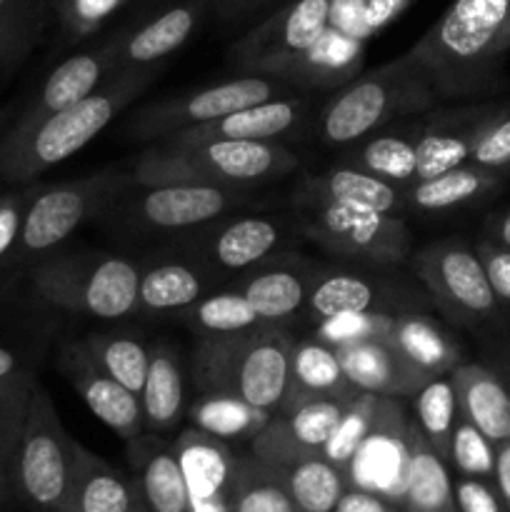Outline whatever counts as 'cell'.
Returning a JSON list of instances; mask_svg holds the SVG:
<instances>
[{"label": "cell", "instance_id": "6da1fadb", "mask_svg": "<svg viewBox=\"0 0 510 512\" xmlns=\"http://www.w3.org/2000/svg\"><path fill=\"white\" fill-rule=\"evenodd\" d=\"M510 0H455L408 50L438 100H478L503 73Z\"/></svg>", "mask_w": 510, "mask_h": 512}, {"label": "cell", "instance_id": "7a4b0ae2", "mask_svg": "<svg viewBox=\"0 0 510 512\" xmlns=\"http://www.w3.org/2000/svg\"><path fill=\"white\" fill-rule=\"evenodd\" d=\"M155 78V70L108 75L98 90L70 108L50 115L23 135L0 138V180L30 185L38 175L65 163L98 138Z\"/></svg>", "mask_w": 510, "mask_h": 512}, {"label": "cell", "instance_id": "3957f363", "mask_svg": "<svg viewBox=\"0 0 510 512\" xmlns=\"http://www.w3.org/2000/svg\"><path fill=\"white\" fill-rule=\"evenodd\" d=\"M293 345L275 325L203 335L193 355L195 388L200 395H228L278 413L288 390Z\"/></svg>", "mask_w": 510, "mask_h": 512}, {"label": "cell", "instance_id": "277c9868", "mask_svg": "<svg viewBox=\"0 0 510 512\" xmlns=\"http://www.w3.org/2000/svg\"><path fill=\"white\" fill-rule=\"evenodd\" d=\"M298 168V158L275 140H213L198 145L150 148L135 160V188L148 185H223L243 188L280 178Z\"/></svg>", "mask_w": 510, "mask_h": 512}, {"label": "cell", "instance_id": "5b68a950", "mask_svg": "<svg viewBox=\"0 0 510 512\" xmlns=\"http://www.w3.org/2000/svg\"><path fill=\"white\" fill-rule=\"evenodd\" d=\"M30 298L45 308L98 320H120L140 310V268L105 253L48 255L28 268Z\"/></svg>", "mask_w": 510, "mask_h": 512}, {"label": "cell", "instance_id": "8992f818", "mask_svg": "<svg viewBox=\"0 0 510 512\" xmlns=\"http://www.w3.org/2000/svg\"><path fill=\"white\" fill-rule=\"evenodd\" d=\"M88 453L65 430L53 398L35 380L13 463L20 503L35 512H68Z\"/></svg>", "mask_w": 510, "mask_h": 512}, {"label": "cell", "instance_id": "52a82bcc", "mask_svg": "<svg viewBox=\"0 0 510 512\" xmlns=\"http://www.w3.org/2000/svg\"><path fill=\"white\" fill-rule=\"evenodd\" d=\"M438 103L428 78L408 53L340 88L320 113V138L350 145L375 133L398 115L420 113Z\"/></svg>", "mask_w": 510, "mask_h": 512}, {"label": "cell", "instance_id": "ba28073f", "mask_svg": "<svg viewBox=\"0 0 510 512\" xmlns=\"http://www.w3.org/2000/svg\"><path fill=\"white\" fill-rule=\"evenodd\" d=\"M128 185H133L130 175L98 173L50 188H35L10 268H30L53 255L80 225L110 208Z\"/></svg>", "mask_w": 510, "mask_h": 512}, {"label": "cell", "instance_id": "9c48e42d", "mask_svg": "<svg viewBox=\"0 0 510 512\" xmlns=\"http://www.w3.org/2000/svg\"><path fill=\"white\" fill-rule=\"evenodd\" d=\"M283 78L273 75L248 73L243 78L225 80V83L210 85V88L195 90L188 95L150 103L135 110L133 118L125 125V133L138 140H165L173 133H180L193 125L210 123L235 110L250 108V105L265 103V100L285 98Z\"/></svg>", "mask_w": 510, "mask_h": 512}, {"label": "cell", "instance_id": "30bf717a", "mask_svg": "<svg viewBox=\"0 0 510 512\" xmlns=\"http://www.w3.org/2000/svg\"><path fill=\"white\" fill-rule=\"evenodd\" d=\"M330 10L333 0H290L235 43L233 60L245 73L290 80L300 60L328 30Z\"/></svg>", "mask_w": 510, "mask_h": 512}, {"label": "cell", "instance_id": "8fae6325", "mask_svg": "<svg viewBox=\"0 0 510 512\" xmlns=\"http://www.w3.org/2000/svg\"><path fill=\"white\" fill-rule=\"evenodd\" d=\"M413 268L435 303L460 325L478 328L500 315V303L475 248L443 240L420 250Z\"/></svg>", "mask_w": 510, "mask_h": 512}, {"label": "cell", "instance_id": "7c38bea8", "mask_svg": "<svg viewBox=\"0 0 510 512\" xmlns=\"http://www.w3.org/2000/svg\"><path fill=\"white\" fill-rule=\"evenodd\" d=\"M308 233L325 250L368 263L395 265L410 253V230L400 215L338 203H303Z\"/></svg>", "mask_w": 510, "mask_h": 512}, {"label": "cell", "instance_id": "4fadbf2b", "mask_svg": "<svg viewBox=\"0 0 510 512\" xmlns=\"http://www.w3.org/2000/svg\"><path fill=\"white\" fill-rule=\"evenodd\" d=\"M410 465V420L398 398H380L368 435L345 468L348 488L403 505Z\"/></svg>", "mask_w": 510, "mask_h": 512}, {"label": "cell", "instance_id": "5bb4252c", "mask_svg": "<svg viewBox=\"0 0 510 512\" xmlns=\"http://www.w3.org/2000/svg\"><path fill=\"white\" fill-rule=\"evenodd\" d=\"M245 198V188L223 185H148L125 198L120 215L145 230H190L223 218Z\"/></svg>", "mask_w": 510, "mask_h": 512}, {"label": "cell", "instance_id": "9a60e30c", "mask_svg": "<svg viewBox=\"0 0 510 512\" xmlns=\"http://www.w3.org/2000/svg\"><path fill=\"white\" fill-rule=\"evenodd\" d=\"M348 403L350 398H320L273 413L250 440V453L273 465L318 458Z\"/></svg>", "mask_w": 510, "mask_h": 512}, {"label": "cell", "instance_id": "2e32d148", "mask_svg": "<svg viewBox=\"0 0 510 512\" xmlns=\"http://www.w3.org/2000/svg\"><path fill=\"white\" fill-rule=\"evenodd\" d=\"M58 370L63 378L78 390L80 398L90 408V413L103 420L115 435L130 443L145 433L143 405L140 395L110 378L98 360L90 355L83 340H70L58 358Z\"/></svg>", "mask_w": 510, "mask_h": 512}, {"label": "cell", "instance_id": "e0dca14e", "mask_svg": "<svg viewBox=\"0 0 510 512\" xmlns=\"http://www.w3.org/2000/svg\"><path fill=\"white\" fill-rule=\"evenodd\" d=\"M173 448L183 470L190 512H230L238 455L228 440L193 425L178 435Z\"/></svg>", "mask_w": 510, "mask_h": 512}, {"label": "cell", "instance_id": "ac0fdd59", "mask_svg": "<svg viewBox=\"0 0 510 512\" xmlns=\"http://www.w3.org/2000/svg\"><path fill=\"white\" fill-rule=\"evenodd\" d=\"M108 53L110 38H105L103 43H98L95 48L80 50V53L70 55L63 63L55 65L48 73V78L43 80V85L38 88V93L33 95V100H30L23 108V113L5 128L3 135L28 133L30 128L43 123L50 115L60 113V110L70 108V105H75L78 100L88 98L93 90H98L100 85L108 80Z\"/></svg>", "mask_w": 510, "mask_h": 512}, {"label": "cell", "instance_id": "d6986e66", "mask_svg": "<svg viewBox=\"0 0 510 512\" xmlns=\"http://www.w3.org/2000/svg\"><path fill=\"white\" fill-rule=\"evenodd\" d=\"M205 5L208 0H183L140 28L113 35L108 53L110 75L128 73V70H153L155 63L183 48L185 40L198 28Z\"/></svg>", "mask_w": 510, "mask_h": 512}, {"label": "cell", "instance_id": "ffe728a7", "mask_svg": "<svg viewBox=\"0 0 510 512\" xmlns=\"http://www.w3.org/2000/svg\"><path fill=\"white\" fill-rule=\"evenodd\" d=\"M350 385L360 393H375L383 398H415L430 380L398 353L388 340H368L335 348Z\"/></svg>", "mask_w": 510, "mask_h": 512}, {"label": "cell", "instance_id": "44dd1931", "mask_svg": "<svg viewBox=\"0 0 510 512\" xmlns=\"http://www.w3.org/2000/svg\"><path fill=\"white\" fill-rule=\"evenodd\" d=\"M303 118V103L295 98H275L250 108L235 110L210 123L193 125L163 140V145H198L213 140H278Z\"/></svg>", "mask_w": 510, "mask_h": 512}, {"label": "cell", "instance_id": "7402d4cb", "mask_svg": "<svg viewBox=\"0 0 510 512\" xmlns=\"http://www.w3.org/2000/svg\"><path fill=\"white\" fill-rule=\"evenodd\" d=\"M133 478L148 512H190L183 470L175 458L173 443H165L145 430L128 443Z\"/></svg>", "mask_w": 510, "mask_h": 512}, {"label": "cell", "instance_id": "603a6c76", "mask_svg": "<svg viewBox=\"0 0 510 512\" xmlns=\"http://www.w3.org/2000/svg\"><path fill=\"white\" fill-rule=\"evenodd\" d=\"M458 408L493 445L510 440V388L493 365L460 363L450 373Z\"/></svg>", "mask_w": 510, "mask_h": 512}, {"label": "cell", "instance_id": "cb8c5ba5", "mask_svg": "<svg viewBox=\"0 0 510 512\" xmlns=\"http://www.w3.org/2000/svg\"><path fill=\"white\" fill-rule=\"evenodd\" d=\"M298 200L300 205L338 203L385 215H400L405 210L403 190L363 168H330L323 175H308Z\"/></svg>", "mask_w": 510, "mask_h": 512}, {"label": "cell", "instance_id": "d4e9b609", "mask_svg": "<svg viewBox=\"0 0 510 512\" xmlns=\"http://www.w3.org/2000/svg\"><path fill=\"white\" fill-rule=\"evenodd\" d=\"M358 393L360 390L350 385L335 348L315 338L293 345L288 390H285L280 410L298 408L320 398H353Z\"/></svg>", "mask_w": 510, "mask_h": 512}, {"label": "cell", "instance_id": "484cf974", "mask_svg": "<svg viewBox=\"0 0 510 512\" xmlns=\"http://www.w3.org/2000/svg\"><path fill=\"white\" fill-rule=\"evenodd\" d=\"M500 183H503V173L463 163L435 178L405 185L403 203L405 210H418V213H448V210L488 198L500 188Z\"/></svg>", "mask_w": 510, "mask_h": 512}, {"label": "cell", "instance_id": "4316f807", "mask_svg": "<svg viewBox=\"0 0 510 512\" xmlns=\"http://www.w3.org/2000/svg\"><path fill=\"white\" fill-rule=\"evenodd\" d=\"M385 340L430 378L453 373L463 363V350L455 343V338H450V333H445L428 315L413 313V310L395 313Z\"/></svg>", "mask_w": 510, "mask_h": 512}, {"label": "cell", "instance_id": "83f0119b", "mask_svg": "<svg viewBox=\"0 0 510 512\" xmlns=\"http://www.w3.org/2000/svg\"><path fill=\"white\" fill-rule=\"evenodd\" d=\"M280 238L283 235L273 220L248 215V218H233L220 228L210 230L200 243V253L220 270L235 273L268 258L278 248Z\"/></svg>", "mask_w": 510, "mask_h": 512}, {"label": "cell", "instance_id": "f1b7e54d", "mask_svg": "<svg viewBox=\"0 0 510 512\" xmlns=\"http://www.w3.org/2000/svg\"><path fill=\"white\" fill-rule=\"evenodd\" d=\"M145 430L148 433H168L183 420L185 383L183 365L178 350L170 343H158L150 348L148 375L140 390Z\"/></svg>", "mask_w": 510, "mask_h": 512}, {"label": "cell", "instance_id": "f546056e", "mask_svg": "<svg viewBox=\"0 0 510 512\" xmlns=\"http://www.w3.org/2000/svg\"><path fill=\"white\" fill-rule=\"evenodd\" d=\"M403 512H458L453 478L443 458L423 438L418 425L410 420V465L405 483Z\"/></svg>", "mask_w": 510, "mask_h": 512}, {"label": "cell", "instance_id": "4dcf8cb0", "mask_svg": "<svg viewBox=\"0 0 510 512\" xmlns=\"http://www.w3.org/2000/svg\"><path fill=\"white\" fill-rule=\"evenodd\" d=\"M68 512H148L133 475L120 473L108 460L88 453L75 483Z\"/></svg>", "mask_w": 510, "mask_h": 512}, {"label": "cell", "instance_id": "1f68e13d", "mask_svg": "<svg viewBox=\"0 0 510 512\" xmlns=\"http://www.w3.org/2000/svg\"><path fill=\"white\" fill-rule=\"evenodd\" d=\"M390 303H393V298L378 280L335 270V273H328L310 283L305 308H308L310 318L325 320L343 313L390 310Z\"/></svg>", "mask_w": 510, "mask_h": 512}, {"label": "cell", "instance_id": "d6a6232c", "mask_svg": "<svg viewBox=\"0 0 510 512\" xmlns=\"http://www.w3.org/2000/svg\"><path fill=\"white\" fill-rule=\"evenodd\" d=\"M363 48L365 40L328 25L318 43L300 60L290 80L308 88H335V85L348 83L363 63Z\"/></svg>", "mask_w": 510, "mask_h": 512}, {"label": "cell", "instance_id": "836d02e7", "mask_svg": "<svg viewBox=\"0 0 510 512\" xmlns=\"http://www.w3.org/2000/svg\"><path fill=\"white\" fill-rule=\"evenodd\" d=\"M265 325H275L298 313L308 300L310 280L295 268H265L238 285Z\"/></svg>", "mask_w": 510, "mask_h": 512}, {"label": "cell", "instance_id": "e575fe53", "mask_svg": "<svg viewBox=\"0 0 510 512\" xmlns=\"http://www.w3.org/2000/svg\"><path fill=\"white\" fill-rule=\"evenodd\" d=\"M203 290V273L180 260L140 270V310H148V313L188 310L203 298Z\"/></svg>", "mask_w": 510, "mask_h": 512}, {"label": "cell", "instance_id": "d590c367", "mask_svg": "<svg viewBox=\"0 0 510 512\" xmlns=\"http://www.w3.org/2000/svg\"><path fill=\"white\" fill-rule=\"evenodd\" d=\"M285 490L300 512H333L338 500L348 490L345 475L330 465L323 455L275 465Z\"/></svg>", "mask_w": 510, "mask_h": 512}, {"label": "cell", "instance_id": "8d00e7d4", "mask_svg": "<svg viewBox=\"0 0 510 512\" xmlns=\"http://www.w3.org/2000/svg\"><path fill=\"white\" fill-rule=\"evenodd\" d=\"M230 512H300L280 480L278 468L258 455H238Z\"/></svg>", "mask_w": 510, "mask_h": 512}, {"label": "cell", "instance_id": "74e56055", "mask_svg": "<svg viewBox=\"0 0 510 512\" xmlns=\"http://www.w3.org/2000/svg\"><path fill=\"white\" fill-rule=\"evenodd\" d=\"M273 413L228 395H200L188 410L195 428L220 440H253Z\"/></svg>", "mask_w": 510, "mask_h": 512}, {"label": "cell", "instance_id": "f35d334b", "mask_svg": "<svg viewBox=\"0 0 510 512\" xmlns=\"http://www.w3.org/2000/svg\"><path fill=\"white\" fill-rule=\"evenodd\" d=\"M415 420L423 438L433 445L435 453L448 463L450 450V435H453L455 423L460 418L458 395H455L453 378L448 375H438L430 378L423 388L415 395Z\"/></svg>", "mask_w": 510, "mask_h": 512}, {"label": "cell", "instance_id": "ab89813d", "mask_svg": "<svg viewBox=\"0 0 510 512\" xmlns=\"http://www.w3.org/2000/svg\"><path fill=\"white\" fill-rule=\"evenodd\" d=\"M80 340L110 378L140 395L150 363V350L143 340L123 333H88Z\"/></svg>", "mask_w": 510, "mask_h": 512}, {"label": "cell", "instance_id": "60d3db41", "mask_svg": "<svg viewBox=\"0 0 510 512\" xmlns=\"http://www.w3.org/2000/svg\"><path fill=\"white\" fill-rule=\"evenodd\" d=\"M188 318L203 335L243 333L265 325L253 305L238 288L208 295L188 308Z\"/></svg>", "mask_w": 510, "mask_h": 512}, {"label": "cell", "instance_id": "b9f144b4", "mask_svg": "<svg viewBox=\"0 0 510 512\" xmlns=\"http://www.w3.org/2000/svg\"><path fill=\"white\" fill-rule=\"evenodd\" d=\"M355 168L368 170L403 190L405 185L415 183V138L398 133L375 135L358 153Z\"/></svg>", "mask_w": 510, "mask_h": 512}, {"label": "cell", "instance_id": "7bdbcfd3", "mask_svg": "<svg viewBox=\"0 0 510 512\" xmlns=\"http://www.w3.org/2000/svg\"><path fill=\"white\" fill-rule=\"evenodd\" d=\"M383 395L375 393H358L355 398H350V403L345 405L343 415H340L338 425L330 433L328 443L323 448V458L330 465L345 473L350 458L355 455V450L360 448V443L368 435L370 425H373L375 413H378V405Z\"/></svg>", "mask_w": 510, "mask_h": 512}, {"label": "cell", "instance_id": "ee69618b", "mask_svg": "<svg viewBox=\"0 0 510 512\" xmlns=\"http://www.w3.org/2000/svg\"><path fill=\"white\" fill-rule=\"evenodd\" d=\"M398 310H370V313H343L318 320L313 338L330 348H343L368 340H385Z\"/></svg>", "mask_w": 510, "mask_h": 512}, {"label": "cell", "instance_id": "f6af8a7d", "mask_svg": "<svg viewBox=\"0 0 510 512\" xmlns=\"http://www.w3.org/2000/svg\"><path fill=\"white\" fill-rule=\"evenodd\" d=\"M128 3L133 0H45V8L65 38L83 40L98 33Z\"/></svg>", "mask_w": 510, "mask_h": 512}, {"label": "cell", "instance_id": "bcb514c9", "mask_svg": "<svg viewBox=\"0 0 510 512\" xmlns=\"http://www.w3.org/2000/svg\"><path fill=\"white\" fill-rule=\"evenodd\" d=\"M448 468H453L463 478L493 480L495 475V445L463 415L450 435Z\"/></svg>", "mask_w": 510, "mask_h": 512}, {"label": "cell", "instance_id": "7dc6e473", "mask_svg": "<svg viewBox=\"0 0 510 512\" xmlns=\"http://www.w3.org/2000/svg\"><path fill=\"white\" fill-rule=\"evenodd\" d=\"M468 163L505 173L510 168V105L495 108L475 133Z\"/></svg>", "mask_w": 510, "mask_h": 512}, {"label": "cell", "instance_id": "c3c4849f", "mask_svg": "<svg viewBox=\"0 0 510 512\" xmlns=\"http://www.w3.org/2000/svg\"><path fill=\"white\" fill-rule=\"evenodd\" d=\"M35 383L33 373L20 375L18 380L0 388V463H15V450H18L20 430H23L25 408H28L30 388Z\"/></svg>", "mask_w": 510, "mask_h": 512}, {"label": "cell", "instance_id": "681fc988", "mask_svg": "<svg viewBox=\"0 0 510 512\" xmlns=\"http://www.w3.org/2000/svg\"><path fill=\"white\" fill-rule=\"evenodd\" d=\"M33 193L35 188H30V185L28 188L10 190V193H0V278L13 265L20 228H23L25 210H28Z\"/></svg>", "mask_w": 510, "mask_h": 512}, {"label": "cell", "instance_id": "f907efd6", "mask_svg": "<svg viewBox=\"0 0 510 512\" xmlns=\"http://www.w3.org/2000/svg\"><path fill=\"white\" fill-rule=\"evenodd\" d=\"M453 493L458 512H508L493 480L458 475L453 480Z\"/></svg>", "mask_w": 510, "mask_h": 512}, {"label": "cell", "instance_id": "816d5d0a", "mask_svg": "<svg viewBox=\"0 0 510 512\" xmlns=\"http://www.w3.org/2000/svg\"><path fill=\"white\" fill-rule=\"evenodd\" d=\"M475 253L483 263L488 283L493 288L495 298H498L500 308H510V250L483 238L475 245Z\"/></svg>", "mask_w": 510, "mask_h": 512}, {"label": "cell", "instance_id": "f5cc1de1", "mask_svg": "<svg viewBox=\"0 0 510 512\" xmlns=\"http://www.w3.org/2000/svg\"><path fill=\"white\" fill-rule=\"evenodd\" d=\"M38 40L40 33L0 28V85L18 70V65L28 58V53L35 48ZM5 120H8V115L0 113V138L5 133Z\"/></svg>", "mask_w": 510, "mask_h": 512}, {"label": "cell", "instance_id": "db71d44e", "mask_svg": "<svg viewBox=\"0 0 510 512\" xmlns=\"http://www.w3.org/2000/svg\"><path fill=\"white\" fill-rule=\"evenodd\" d=\"M48 20L45 0H0V28L43 35Z\"/></svg>", "mask_w": 510, "mask_h": 512}, {"label": "cell", "instance_id": "11a10c76", "mask_svg": "<svg viewBox=\"0 0 510 512\" xmlns=\"http://www.w3.org/2000/svg\"><path fill=\"white\" fill-rule=\"evenodd\" d=\"M408 5L410 0H363L358 15V35L363 40L373 38L380 30L388 28Z\"/></svg>", "mask_w": 510, "mask_h": 512}, {"label": "cell", "instance_id": "9f6ffc18", "mask_svg": "<svg viewBox=\"0 0 510 512\" xmlns=\"http://www.w3.org/2000/svg\"><path fill=\"white\" fill-rule=\"evenodd\" d=\"M333 512H403L398 505L388 503L380 495L365 493V490L348 488L343 493V498L338 500Z\"/></svg>", "mask_w": 510, "mask_h": 512}, {"label": "cell", "instance_id": "6f0895ef", "mask_svg": "<svg viewBox=\"0 0 510 512\" xmlns=\"http://www.w3.org/2000/svg\"><path fill=\"white\" fill-rule=\"evenodd\" d=\"M493 483L503 498L505 510L510 512V440L495 445V475Z\"/></svg>", "mask_w": 510, "mask_h": 512}, {"label": "cell", "instance_id": "680465c9", "mask_svg": "<svg viewBox=\"0 0 510 512\" xmlns=\"http://www.w3.org/2000/svg\"><path fill=\"white\" fill-rule=\"evenodd\" d=\"M25 373H30V370L25 368V360L20 355V350L0 343V388H5V385L13 383V380H18Z\"/></svg>", "mask_w": 510, "mask_h": 512}, {"label": "cell", "instance_id": "91938a15", "mask_svg": "<svg viewBox=\"0 0 510 512\" xmlns=\"http://www.w3.org/2000/svg\"><path fill=\"white\" fill-rule=\"evenodd\" d=\"M265 3H270V0H213L215 13H218L223 20L243 18V15L250 13V10L263 8Z\"/></svg>", "mask_w": 510, "mask_h": 512}, {"label": "cell", "instance_id": "94428289", "mask_svg": "<svg viewBox=\"0 0 510 512\" xmlns=\"http://www.w3.org/2000/svg\"><path fill=\"white\" fill-rule=\"evenodd\" d=\"M485 238L510 250V210H503L485 225Z\"/></svg>", "mask_w": 510, "mask_h": 512}, {"label": "cell", "instance_id": "6125c7cd", "mask_svg": "<svg viewBox=\"0 0 510 512\" xmlns=\"http://www.w3.org/2000/svg\"><path fill=\"white\" fill-rule=\"evenodd\" d=\"M13 503H20L18 485H15V473L10 465L0 463V510L10 508Z\"/></svg>", "mask_w": 510, "mask_h": 512}, {"label": "cell", "instance_id": "be15d7a7", "mask_svg": "<svg viewBox=\"0 0 510 512\" xmlns=\"http://www.w3.org/2000/svg\"><path fill=\"white\" fill-rule=\"evenodd\" d=\"M495 370H498L500 375H503V380L508 383L510 388V333L505 335L503 340H500L498 345H495Z\"/></svg>", "mask_w": 510, "mask_h": 512}, {"label": "cell", "instance_id": "e7e4bbea", "mask_svg": "<svg viewBox=\"0 0 510 512\" xmlns=\"http://www.w3.org/2000/svg\"><path fill=\"white\" fill-rule=\"evenodd\" d=\"M500 48H503V53H510V18H508V25H505V30H503V40H500Z\"/></svg>", "mask_w": 510, "mask_h": 512}]
</instances>
